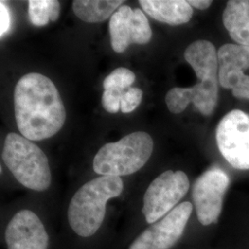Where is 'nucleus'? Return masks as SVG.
Instances as JSON below:
<instances>
[{
    "label": "nucleus",
    "mask_w": 249,
    "mask_h": 249,
    "mask_svg": "<svg viewBox=\"0 0 249 249\" xmlns=\"http://www.w3.org/2000/svg\"><path fill=\"white\" fill-rule=\"evenodd\" d=\"M14 110L18 131L31 142L49 139L65 124L66 110L53 81L31 72L14 89Z\"/></svg>",
    "instance_id": "1"
},
{
    "label": "nucleus",
    "mask_w": 249,
    "mask_h": 249,
    "mask_svg": "<svg viewBox=\"0 0 249 249\" xmlns=\"http://www.w3.org/2000/svg\"><path fill=\"white\" fill-rule=\"evenodd\" d=\"M124 188L117 177L101 176L84 184L71 200L69 223L78 235L89 237L98 231L105 220L107 201L119 196Z\"/></svg>",
    "instance_id": "2"
},
{
    "label": "nucleus",
    "mask_w": 249,
    "mask_h": 249,
    "mask_svg": "<svg viewBox=\"0 0 249 249\" xmlns=\"http://www.w3.org/2000/svg\"><path fill=\"white\" fill-rule=\"evenodd\" d=\"M2 159L22 186L36 191L50 187L52 176L45 152L22 135L8 134Z\"/></svg>",
    "instance_id": "3"
},
{
    "label": "nucleus",
    "mask_w": 249,
    "mask_h": 249,
    "mask_svg": "<svg viewBox=\"0 0 249 249\" xmlns=\"http://www.w3.org/2000/svg\"><path fill=\"white\" fill-rule=\"evenodd\" d=\"M153 140L151 135L137 131L116 142L104 145L93 159V170L106 177H123L142 169L151 158Z\"/></svg>",
    "instance_id": "4"
},
{
    "label": "nucleus",
    "mask_w": 249,
    "mask_h": 249,
    "mask_svg": "<svg viewBox=\"0 0 249 249\" xmlns=\"http://www.w3.org/2000/svg\"><path fill=\"white\" fill-rule=\"evenodd\" d=\"M189 189V180L183 171H165L155 178L143 197L142 213L150 224L158 222L174 210Z\"/></svg>",
    "instance_id": "5"
},
{
    "label": "nucleus",
    "mask_w": 249,
    "mask_h": 249,
    "mask_svg": "<svg viewBox=\"0 0 249 249\" xmlns=\"http://www.w3.org/2000/svg\"><path fill=\"white\" fill-rule=\"evenodd\" d=\"M216 141L233 168L249 169V115L238 109L226 114L217 126Z\"/></svg>",
    "instance_id": "6"
},
{
    "label": "nucleus",
    "mask_w": 249,
    "mask_h": 249,
    "mask_svg": "<svg viewBox=\"0 0 249 249\" xmlns=\"http://www.w3.org/2000/svg\"><path fill=\"white\" fill-rule=\"evenodd\" d=\"M229 184L228 175L218 167L206 171L195 181L192 197L197 219L202 225L207 226L218 222Z\"/></svg>",
    "instance_id": "7"
},
{
    "label": "nucleus",
    "mask_w": 249,
    "mask_h": 249,
    "mask_svg": "<svg viewBox=\"0 0 249 249\" xmlns=\"http://www.w3.org/2000/svg\"><path fill=\"white\" fill-rule=\"evenodd\" d=\"M193 211L190 202L178 205L169 213L151 224L130 245L129 249H170L175 246Z\"/></svg>",
    "instance_id": "8"
},
{
    "label": "nucleus",
    "mask_w": 249,
    "mask_h": 249,
    "mask_svg": "<svg viewBox=\"0 0 249 249\" xmlns=\"http://www.w3.org/2000/svg\"><path fill=\"white\" fill-rule=\"evenodd\" d=\"M111 45L116 53H123L132 44L145 45L152 37L149 20L142 9L123 5L109 21Z\"/></svg>",
    "instance_id": "9"
},
{
    "label": "nucleus",
    "mask_w": 249,
    "mask_h": 249,
    "mask_svg": "<svg viewBox=\"0 0 249 249\" xmlns=\"http://www.w3.org/2000/svg\"><path fill=\"white\" fill-rule=\"evenodd\" d=\"M8 249H47L49 237L35 213L23 210L15 214L6 229Z\"/></svg>",
    "instance_id": "10"
},
{
    "label": "nucleus",
    "mask_w": 249,
    "mask_h": 249,
    "mask_svg": "<svg viewBox=\"0 0 249 249\" xmlns=\"http://www.w3.org/2000/svg\"><path fill=\"white\" fill-rule=\"evenodd\" d=\"M219 80L199 81L193 87H175L165 96V103L170 112L181 114L190 103L204 116L212 115L219 99Z\"/></svg>",
    "instance_id": "11"
},
{
    "label": "nucleus",
    "mask_w": 249,
    "mask_h": 249,
    "mask_svg": "<svg viewBox=\"0 0 249 249\" xmlns=\"http://www.w3.org/2000/svg\"><path fill=\"white\" fill-rule=\"evenodd\" d=\"M184 55L199 81L219 80L218 51L213 44L197 40L187 47Z\"/></svg>",
    "instance_id": "12"
},
{
    "label": "nucleus",
    "mask_w": 249,
    "mask_h": 249,
    "mask_svg": "<svg viewBox=\"0 0 249 249\" xmlns=\"http://www.w3.org/2000/svg\"><path fill=\"white\" fill-rule=\"evenodd\" d=\"M145 13L169 25L187 23L193 16V9L185 0H140Z\"/></svg>",
    "instance_id": "13"
},
{
    "label": "nucleus",
    "mask_w": 249,
    "mask_h": 249,
    "mask_svg": "<svg viewBox=\"0 0 249 249\" xmlns=\"http://www.w3.org/2000/svg\"><path fill=\"white\" fill-rule=\"evenodd\" d=\"M223 25L237 45L249 46V0H230L223 11Z\"/></svg>",
    "instance_id": "14"
},
{
    "label": "nucleus",
    "mask_w": 249,
    "mask_h": 249,
    "mask_svg": "<svg viewBox=\"0 0 249 249\" xmlns=\"http://www.w3.org/2000/svg\"><path fill=\"white\" fill-rule=\"evenodd\" d=\"M123 3L124 1L121 0H75L72 9L81 20L97 23L112 17Z\"/></svg>",
    "instance_id": "15"
},
{
    "label": "nucleus",
    "mask_w": 249,
    "mask_h": 249,
    "mask_svg": "<svg viewBox=\"0 0 249 249\" xmlns=\"http://www.w3.org/2000/svg\"><path fill=\"white\" fill-rule=\"evenodd\" d=\"M219 74L249 69V46L226 44L218 50Z\"/></svg>",
    "instance_id": "16"
},
{
    "label": "nucleus",
    "mask_w": 249,
    "mask_h": 249,
    "mask_svg": "<svg viewBox=\"0 0 249 249\" xmlns=\"http://www.w3.org/2000/svg\"><path fill=\"white\" fill-rule=\"evenodd\" d=\"M220 85L231 89L232 95L238 99L249 100V76L243 71H231L219 74Z\"/></svg>",
    "instance_id": "17"
},
{
    "label": "nucleus",
    "mask_w": 249,
    "mask_h": 249,
    "mask_svg": "<svg viewBox=\"0 0 249 249\" xmlns=\"http://www.w3.org/2000/svg\"><path fill=\"white\" fill-rule=\"evenodd\" d=\"M136 80L133 72L125 68H118L111 72L104 80V88L106 89H116L124 90L130 88Z\"/></svg>",
    "instance_id": "18"
},
{
    "label": "nucleus",
    "mask_w": 249,
    "mask_h": 249,
    "mask_svg": "<svg viewBox=\"0 0 249 249\" xmlns=\"http://www.w3.org/2000/svg\"><path fill=\"white\" fill-rule=\"evenodd\" d=\"M50 0L28 1V14L31 22L37 27L45 26L50 19Z\"/></svg>",
    "instance_id": "19"
},
{
    "label": "nucleus",
    "mask_w": 249,
    "mask_h": 249,
    "mask_svg": "<svg viewBox=\"0 0 249 249\" xmlns=\"http://www.w3.org/2000/svg\"><path fill=\"white\" fill-rule=\"evenodd\" d=\"M142 90L136 87H130L123 92L121 99V111L124 114L133 112L142 101Z\"/></svg>",
    "instance_id": "20"
},
{
    "label": "nucleus",
    "mask_w": 249,
    "mask_h": 249,
    "mask_svg": "<svg viewBox=\"0 0 249 249\" xmlns=\"http://www.w3.org/2000/svg\"><path fill=\"white\" fill-rule=\"evenodd\" d=\"M123 90L116 89H106L102 96V105L108 113L116 114L121 110V99Z\"/></svg>",
    "instance_id": "21"
},
{
    "label": "nucleus",
    "mask_w": 249,
    "mask_h": 249,
    "mask_svg": "<svg viewBox=\"0 0 249 249\" xmlns=\"http://www.w3.org/2000/svg\"><path fill=\"white\" fill-rule=\"evenodd\" d=\"M10 27V14L3 1L0 2V36H5Z\"/></svg>",
    "instance_id": "22"
},
{
    "label": "nucleus",
    "mask_w": 249,
    "mask_h": 249,
    "mask_svg": "<svg viewBox=\"0 0 249 249\" xmlns=\"http://www.w3.org/2000/svg\"><path fill=\"white\" fill-rule=\"evenodd\" d=\"M50 19L52 21H55L59 18L60 15V3L57 0H50Z\"/></svg>",
    "instance_id": "23"
},
{
    "label": "nucleus",
    "mask_w": 249,
    "mask_h": 249,
    "mask_svg": "<svg viewBox=\"0 0 249 249\" xmlns=\"http://www.w3.org/2000/svg\"><path fill=\"white\" fill-rule=\"evenodd\" d=\"M187 2L192 8H195L199 10L209 9L211 7V5L213 4V1H211V0H189Z\"/></svg>",
    "instance_id": "24"
}]
</instances>
